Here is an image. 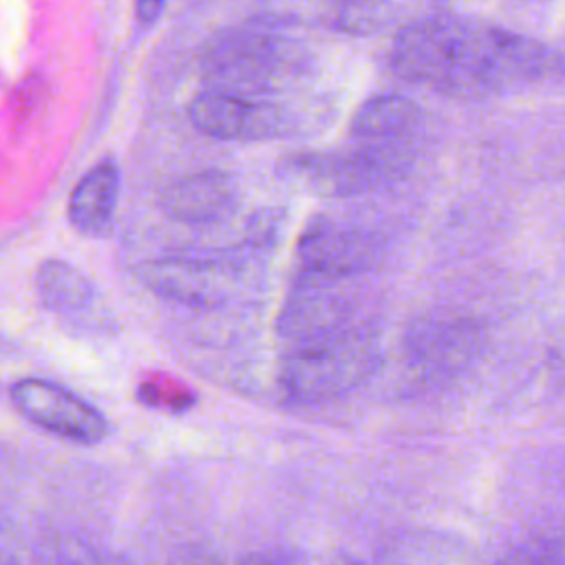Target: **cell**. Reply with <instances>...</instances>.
Returning a JSON list of instances; mask_svg holds the SVG:
<instances>
[{
	"instance_id": "2e32d148",
	"label": "cell",
	"mask_w": 565,
	"mask_h": 565,
	"mask_svg": "<svg viewBox=\"0 0 565 565\" xmlns=\"http://www.w3.org/2000/svg\"><path fill=\"white\" fill-rule=\"evenodd\" d=\"M137 18L148 22V20H154L161 11H163V2H137Z\"/></svg>"
},
{
	"instance_id": "5bb4252c",
	"label": "cell",
	"mask_w": 565,
	"mask_h": 565,
	"mask_svg": "<svg viewBox=\"0 0 565 565\" xmlns=\"http://www.w3.org/2000/svg\"><path fill=\"white\" fill-rule=\"evenodd\" d=\"M35 289L42 305L55 313H82L97 298L86 274L66 260H44L35 274Z\"/></svg>"
},
{
	"instance_id": "6da1fadb",
	"label": "cell",
	"mask_w": 565,
	"mask_h": 565,
	"mask_svg": "<svg viewBox=\"0 0 565 565\" xmlns=\"http://www.w3.org/2000/svg\"><path fill=\"white\" fill-rule=\"evenodd\" d=\"M397 75L455 97H488L552 79L563 57L543 42L463 15L408 22L393 42Z\"/></svg>"
},
{
	"instance_id": "9c48e42d",
	"label": "cell",
	"mask_w": 565,
	"mask_h": 565,
	"mask_svg": "<svg viewBox=\"0 0 565 565\" xmlns=\"http://www.w3.org/2000/svg\"><path fill=\"white\" fill-rule=\"evenodd\" d=\"M377 252V241L369 232L329 216L313 218L298 241V256L305 269L344 278L366 271Z\"/></svg>"
},
{
	"instance_id": "3957f363",
	"label": "cell",
	"mask_w": 565,
	"mask_h": 565,
	"mask_svg": "<svg viewBox=\"0 0 565 565\" xmlns=\"http://www.w3.org/2000/svg\"><path fill=\"white\" fill-rule=\"evenodd\" d=\"M382 358L380 340L366 324L294 344L280 364L285 393L302 404H320L366 382Z\"/></svg>"
},
{
	"instance_id": "8992f818",
	"label": "cell",
	"mask_w": 565,
	"mask_h": 565,
	"mask_svg": "<svg viewBox=\"0 0 565 565\" xmlns=\"http://www.w3.org/2000/svg\"><path fill=\"white\" fill-rule=\"evenodd\" d=\"M192 124L216 139H269L291 130V113L267 95L203 90L190 106Z\"/></svg>"
},
{
	"instance_id": "7a4b0ae2",
	"label": "cell",
	"mask_w": 565,
	"mask_h": 565,
	"mask_svg": "<svg viewBox=\"0 0 565 565\" xmlns=\"http://www.w3.org/2000/svg\"><path fill=\"white\" fill-rule=\"evenodd\" d=\"M307 68L309 55L298 42L263 29L221 33L201 55V73L210 88L241 95L274 97Z\"/></svg>"
},
{
	"instance_id": "5b68a950",
	"label": "cell",
	"mask_w": 565,
	"mask_h": 565,
	"mask_svg": "<svg viewBox=\"0 0 565 565\" xmlns=\"http://www.w3.org/2000/svg\"><path fill=\"white\" fill-rule=\"evenodd\" d=\"M347 280L351 278L305 269L278 311V333L298 344L353 327L355 322L349 318L353 302L344 287Z\"/></svg>"
},
{
	"instance_id": "e0dca14e",
	"label": "cell",
	"mask_w": 565,
	"mask_h": 565,
	"mask_svg": "<svg viewBox=\"0 0 565 565\" xmlns=\"http://www.w3.org/2000/svg\"><path fill=\"white\" fill-rule=\"evenodd\" d=\"M329 565H366V563H362V561H358V558H351V556H338V558H333Z\"/></svg>"
},
{
	"instance_id": "9a60e30c",
	"label": "cell",
	"mask_w": 565,
	"mask_h": 565,
	"mask_svg": "<svg viewBox=\"0 0 565 565\" xmlns=\"http://www.w3.org/2000/svg\"><path fill=\"white\" fill-rule=\"evenodd\" d=\"M38 565H104L99 552L77 536H53L38 552Z\"/></svg>"
},
{
	"instance_id": "ac0fdd59",
	"label": "cell",
	"mask_w": 565,
	"mask_h": 565,
	"mask_svg": "<svg viewBox=\"0 0 565 565\" xmlns=\"http://www.w3.org/2000/svg\"><path fill=\"white\" fill-rule=\"evenodd\" d=\"M0 565H20V563H18V558L11 552L0 550Z\"/></svg>"
},
{
	"instance_id": "d6986e66",
	"label": "cell",
	"mask_w": 565,
	"mask_h": 565,
	"mask_svg": "<svg viewBox=\"0 0 565 565\" xmlns=\"http://www.w3.org/2000/svg\"><path fill=\"white\" fill-rule=\"evenodd\" d=\"M185 565V563H183ZM188 565H216V563H212L210 558H203V561H199V563H188Z\"/></svg>"
},
{
	"instance_id": "277c9868",
	"label": "cell",
	"mask_w": 565,
	"mask_h": 565,
	"mask_svg": "<svg viewBox=\"0 0 565 565\" xmlns=\"http://www.w3.org/2000/svg\"><path fill=\"white\" fill-rule=\"evenodd\" d=\"M141 285L161 298L190 307H221L247 285L249 260L238 252L179 254L139 265Z\"/></svg>"
},
{
	"instance_id": "4fadbf2b",
	"label": "cell",
	"mask_w": 565,
	"mask_h": 565,
	"mask_svg": "<svg viewBox=\"0 0 565 565\" xmlns=\"http://www.w3.org/2000/svg\"><path fill=\"white\" fill-rule=\"evenodd\" d=\"M419 124V108L402 95H377L360 106L351 132L362 141L397 143L411 141Z\"/></svg>"
},
{
	"instance_id": "7c38bea8",
	"label": "cell",
	"mask_w": 565,
	"mask_h": 565,
	"mask_svg": "<svg viewBox=\"0 0 565 565\" xmlns=\"http://www.w3.org/2000/svg\"><path fill=\"white\" fill-rule=\"evenodd\" d=\"M119 168L106 159L90 168L68 196V221L77 232L97 234L108 227L119 201Z\"/></svg>"
},
{
	"instance_id": "8fae6325",
	"label": "cell",
	"mask_w": 565,
	"mask_h": 565,
	"mask_svg": "<svg viewBox=\"0 0 565 565\" xmlns=\"http://www.w3.org/2000/svg\"><path fill=\"white\" fill-rule=\"evenodd\" d=\"M479 329L468 320L424 324L408 338V360L424 377H446L463 369L479 349Z\"/></svg>"
},
{
	"instance_id": "52a82bcc",
	"label": "cell",
	"mask_w": 565,
	"mask_h": 565,
	"mask_svg": "<svg viewBox=\"0 0 565 565\" xmlns=\"http://www.w3.org/2000/svg\"><path fill=\"white\" fill-rule=\"evenodd\" d=\"M411 159L408 141H364L355 150L335 154H311L300 163L305 179L327 192L355 194L377 188L406 170Z\"/></svg>"
},
{
	"instance_id": "30bf717a",
	"label": "cell",
	"mask_w": 565,
	"mask_h": 565,
	"mask_svg": "<svg viewBox=\"0 0 565 565\" xmlns=\"http://www.w3.org/2000/svg\"><path fill=\"white\" fill-rule=\"evenodd\" d=\"M241 192L232 174L201 170L166 183L159 192L163 212L181 223H218L234 214Z\"/></svg>"
},
{
	"instance_id": "ba28073f",
	"label": "cell",
	"mask_w": 565,
	"mask_h": 565,
	"mask_svg": "<svg viewBox=\"0 0 565 565\" xmlns=\"http://www.w3.org/2000/svg\"><path fill=\"white\" fill-rule=\"evenodd\" d=\"M11 399L29 422L75 444H99L108 433L97 408L55 382L24 377L11 386Z\"/></svg>"
}]
</instances>
